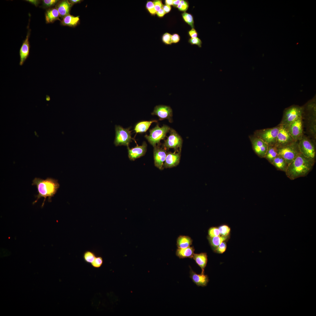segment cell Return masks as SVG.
I'll list each match as a JSON object with an SVG mask.
<instances>
[{
  "label": "cell",
  "instance_id": "4316f807",
  "mask_svg": "<svg viewBox=\"0 0 316 316\" xmlns=\"http://www.w3.org/2000/svg\"><path fill=\"white\" fill-rule=\"evenodd\" d=\"M193 240L191 238L186 236H180L177 240V246L178 248H184L190 246L192 244Z\"/></svg>",
  "mask_w": 316,
  "mask_h": 316
},
{
  "label": "cell",
  "instance_id": "277c9868",
  "mask_svg": "<svg viewBox=\"0 0 316 316\" xmlns=\"http://www.w3.org/2000/svg\"><path fill=\"white\" fill-rule=\"evenodd\" d=\"M279 127V125L273 128L257 130L254 132L253 135L269 146H275Z\"/></svg>",
  "mask_w": 316,
  "mask_h": 316
},
{
  "label": "cell",
  "instance_id": "ee69618b",
  "mask_svg": "<svg viewBox=\"0 0 316 316\" xmlns=\"http://www.w3.org/2000/svg\"><path fill=\"white\" fill-rule=\"evenodd\" d=\"M165 13L164 11L163 8H162L157 12L156 14H157V16L158 17L162 18L164 16Z\"/></svg>",
  "mask_w": 316,
  "mask_h": 316
},
{
  "label": "cell",
  "instance_id": "9a60e30c",
  "mask_svg": "<svg viewBox=\"0 0 316 316\" xmlns=\"http://www.w3.org/2000/svg\"><path fill=\"white\" fill-rule=\"evenodd\" d=\"M151 114L157 116L160 120L167 119L170 122L172 121V111L169 106L164 105L156 106Z\"/></svg>",
  "mask_w": 316,
  "mask_h": 316
},
{
  "label": "cell",
  "instance_id": "7bdbcfd3",
  "mask_svg": "<svg viewBox=\"0 0 316 316\" xmlns=\"http://www.w3.org/2000/svg\"><path fill=\"white\" fill-rule=\"evenodd\" d=\"M188 34L191 38L197 37V33L196 30L193 28L188 32Z\"/></svg>",
  "mask_w": 316,
  "mask_h": 316
},
{
  "label": "cell",
  "instance_id": "c3c4849f",
  "mask_svg": "<svg viewBox=\"0 0 316 316\" xmlns=\"http://www.w3.org/2000/svg\"><path fill=\"white\" fill-rule=\"evenodd\" d=\"M173 0H166L165 3L166 5L170 6L173 5Z\"/></svg>",
  "mask_w": 316,
  "mask_h": 316
},
{
  "label": "cell",
  "instance_id": "d590c367",
  "mask_svg": "<svg viewBox=\"0 0 316 316\" xmlns=\"http://www.w3.org/2000/svg\"><path fill=\"white\" fill-rule=\"evenodd\" d=\"M208 236L214 237L220 236V233L218 227L213 226L210 227L208 231Z\"/></svg>",
  "mask_w": 316,
  "mask_h": 316
},
{
  "label": "cell",
  "instance_id": "ac0fdd59",
  "mask_svg": "<svg viewBox=\"0 0 316 316\" xmlns=\"http://www.w3.org/2000/svg\"><path fill=\"white\" fill-rule=\"evenodd\" d=\"M190 278L198 286H206L209 281V277L207 275L201 273L197 274L190 268Z\"/></svg>",
  "mask_w": 316,
  "mask_h": 316
},
{
  "label": "cell",
  "instance_id": "5bb4252c",
  "mask_svg": "<svg viewBox=\"0 0 316 316\" xmlns=\"http://www.w3.org/2000/svg\"><path fill=\"white\" fill-rule=\"evenodd\" d=\"M166 150L164 147H160L159 145H157L154 147L153 154L154 165L161 170L164 168V163L167 154Z\"/></svg>",
  "mask_w": 316,
  "mask_h": 316
},
{
  "label": "cell",
  "instance_id": "f35d334b",
  "mask_svg": "<svg viewBox=\"0 0 316 316\" xmlns=\"http://www.w3.org/2000/svg\"><path fill=\"white\" fill-rule=\"evenodd\" d=\"M57 0H44L43 5L45 7H49L54 6L57 1Z\"/></svg>",
  "mask_w": 316,
  "mask_h": 316
},
{
  "label": "cell",
  "instance_id": "5b68a950",
  "mask_svg": "<svg viewBox=\"0 0 316 316\" xmlns=\"http://www.w3.org/2000/svg\"><path fill=\"white\" fill-rule=\"evenodd\" d=\"M278 154L282 157L288 165L300 153L298 141L277 148Z\"/></svg>",
  "mask_w": 316,
  "mask_h": 316
},
{
  "label": "cell",
  "instance_id": "2e32d148",
  "mask_svg": "<svg viewBox=\"0 0 316 316\" xmlns=\"http://www.w3.org/2000/svg\"><path fill=\"white\" fill-rule=\"evenodd\" d=\"M128 156L131 160L135 159L144 155L147 151V144L145 142H143L142 145L136 146L130 149L128 146Z\"/></svg>",
  "mask_w": 316,
  "mask_h": 316
},
{
  "label": "cell",
  "instance_id": "60d3db41",
  "mask_svg": "<svg viewBox=\"0 0 316 316\" xmlns=\"http://www.w3.org/2000/svg\"><path fill=\"white\" fill-rule=\"evenodd\" d=\"M153 2L156 12L163 8L164 5L161 0H156Z\"/></svg>",
  "mask_w": 316,
  "mask_h": 316
},
{
  "label": "cell",
  "instance_id": "8992f818",
  "mask_svg": "<svg viewBox=\"0 0 316 316\" xmlns=\"http://www.w3.org/2000/svg\"><path fill=\"white\" fill-rule=\"evenodd\" d=\"M303 107L297 105H293L285 109L280 124L288 126L299 118L302 117Z\"/></svg>",
  "mask_w": 316,
  "mask_h": 316
},
{
  "label": "cell",
  "instance_id": "9c48e42d",
  "mask_svg": "<svg viewBox=\"0 0 316 316\" xmlns=\"http://www.w3.org/2000/svg\"><path fill=\"white\" fill-rule=\"evenodd\" d=\"M183 140L176 131L172 128L170 130V135L164 141L163 146L166 150L173 148L175 152L181 151Z\"/></svg>",
  "mask_w": 316,
  "mask_h": 316
},
{
  "label": "cell",
  "instance_id": "f6af8a7d",
  "mask_svg": "<svg viewBox=\"0 0 316 316\" xmlns=\"http://www.w3.org/2000/svg\"><path fill=\"white\" fill-rule=\"evenodd\" d=\"M163 9L165 13H169L171 9V7L170 6L167 5H165L163 6Z\"/></svg>",
  "mask_w": 316,
  "mask_h": 316
},
{
  "label": "cell",
  "instance_id": "74e56055",
  "mask_svg": "<svg viewBox=\"0 0 316 316\" xmlns=\"http://www.w3.org/2000/svg\"><path fill=\"white\" fill-rule=\"evenodd\" d=\"M188 5L187 2L184 0H181L180 3L177 7L179 11L185 12L188 9Z\"/></svg>",
  "mask_w": 316,
  "mask_h": 316
},
{
  "label": "cell",
  "instance_id": "8fae6325",
  "mask_svg": "<svg viewBox=\"0 0 316 316\" xmlns=\"http://www.w3.org/2000/svg\"><path fill=\"white\" fill-rule=\"evenodd\" d=\"M249 138L254 152L260 158H265L269 145L254 135H250Z\"/></svg>",
  "mask_w": 316,
  "mask_h": 316
},
{
  "label": "cell",
  "instance_id": "484cf974",
  "mask_svg": "<svg viewBox=\"0 0 316 316\" xmlns=\"http://www.w3.org/2000/svg\"><path fill=\"white\" fill-rule=\"evenodd\" d=\"M59 13L56 8H52L47 10L45 13V17L46 23H50L59 19Z\"/></svg>",
  "mask_w": 316,
  "mask_h": 316
},
{
  "label": "cell",
  "instance_id": "30bf717a",
  "mask_svg": "<svg viewBox=\"0 0 316 316\" xmlns=\"http://www.w3.org/2000/svg\"><path fill=\"white\" fill-rule=\"evenodd\" d=\"M278 133L275 146L277 148L291 144L295 141L291 135L288 130V126L279 124Z\"/></svg>",
  "mask_w": 316,
  "mask_h": 316
},
{
  "label": "cell",
  "instance_id": "ba28073f",
  "mask_svg": "<svg viewBox=\"0 0 316 316\" xmlns=\"http://www.w3.org/2000/svg\"><path fill=\"white\" fill-rule=\"evenodd\" d=\"M116 136L114 144L116 146L125 145L128 147L131 140V131L129 128H124L120 126L115 127Z\"/></svg>",
  "mask_w": 316,
  "mask_h": 316
},
{
  "label": "cell",
  "instance_id": "52a82bcc",
  "mask_svg": "<svg viewBox=\"0 0 316 316\" xmlns=\"http://www.w3.org/2000/svg\"><path fill=\"white\" fill-rule=\"evenodd\" d=\"M298 147L301 153L307 157L315 160V147L312 140L303 135L302 139L298 141Z\"/></svg>",
  "mask_w": 316,
  "mask_h": 316
},
{
  "label": "cell",
  "instance_id": "e0dca14e",
  "mask_svg": "<svg viewBox=\"0 0 316 316\" xmlns=\"http://www.w3.org/2000/svg\"><path fill=\"white\" fill-rule=\"evenodd\" d=\"M181 151L176 152H169L167 153L164 164V168H170L177 166L179 164L181 158Z\"/></svg>",
  "mask_w": 316,
  "mask_h": 316
},
{
  "label": "cell",
  "instance_id": "7402d4cb",
  "mask_svg": "<svg viewBox=\"0 0 316 316\" xmlns=\"http://www.w3.org/2000/svg\"><path fill=\"white\" fill-rule=\"evenodd\" d=\"M195 249L193 247H188L184 248H178L176 251V255L180 258H192L194 254Z\"/></svg>",
  "mask_w": 316,
  "mask_h": 316
},
{
  "label": "cell",
  "instance_id": "83f0119b",
  "mask_svg": "<svg viewBox=\"0 0 316 316\" xmlns=\"http://www.w3.org/2000/svg\"><path fill=\"white\" fill-rule=\"evenodd\" d=\"M79 19V16L75 17L68 14L63 18L61 23L63 25L74 27L78 24Z\"/></svg>",
  "mask_w": 316,
  "mask_h": 316
},
{
  "label": "cell",
  "instance_id": "6da1fadb",
  "mask_svg": "<svg viewBox=\"0 0 316 316\" xmlns=\"http://www.w3.org/2000/svg\"><path fill=\"white\" fill-rule=\"evenodd\" d=\"M315 159L307 157L300 153L288 165L285 172L286 176L293 180L306 176L312 170Z\"/></svg>",
  "mask_w": 316,
  "mask_h": 316
},
{
  "label": "cell",
  "instance_id": "bcb514c9",
  "mask_svg": "<svg viewBox=\"0 0 316 316\" xmlns=\"http://www.w3.org/2000/svg\"><path fill=\"white\" fill-rule=\"evenodd\" d=\"M26 1L33 4L36 6H37L39 3V1L37 0H26Z\"/></svg>",
  "mask_w": 316,
  "mask_h": 316
},
{
  "label": "cell",
  "instance_id": "f907efd6",
  "mask_svg": "<svg viewBox=\"0 0 316 316\" xmlns=\"http://www.w3.org/2000/svg\"><path fill=\"white\" fill-rule=\"evenodd\" d=\"M46 99L47 100L49 101L50 100V97H46Z\"/></svg>",
  "mask_w": 316,
  "mask_h": 316
},
{
  "label": "cell",
  "instance_id": "1f68e13d",
  "mask_svg": "<svg viewBox=\"0 0 316 316\" xmlns=\"http://www.w3.org/2000/svg\"><path fill=\"white\" fill-rule=\"evenodd\" d=\"M184 20L193 28L194 27V22L192 16L190 14L184 12L182 14Z\"/></svg>",
  "mask_w": 316,
  "mask_h": 316
},
{
  "label": "cell",
  "instance_id": "7a4b0ae2",
  "mask_svg": "<svg viewBox=\"0 0 316 316\" xmlns=\"http://www.w3.org/2000/svg\"><path fill=\"white\" fill-rule=\"evenodd\" d=\"M32 185L36 186L38 194L36 197V199L33 204L36 203L42 197L44 199L42 207H43L47 197L49 202H51V198L56 194L59 187L58 181L51 178H48L44 180L40 178H35L32 181Z\"/></svg>",
  "mask_w": 316,
  "mask_h": 316
},
{
  "label": "cell",
  "instance_id": "b9f144b4",
  "mask_svg": "<svg viewBox=\"0 0 316 316\" xmlns=\"http://www.w3.org/2000/svg\"><path fill=\"white\" fill-rule=\"evenodd\" d=\"M180 37L177 34H174L172 35L171 39L172 43H176L179 42Z\"/></svg>",
  "mask_w": 316,
  "mask_h": 316
},
{
  "label": "cell",
  "instance_id": "7dc6e473",
  "mask_svg": "<svg viewBox=\"0 0 316 316\" xmlns=\"http://www.w3.org/2000/svg\"><path fill=\"white\" fill-rule=\"evenodd\" d=\"M181 0H174L173 3V5L175 7H177V6L180 3Z\"/></svg>",
  "mask_w": 316,
  "mask_h": 316
},
{
  "label": "cell",
  "instance_id": "d6986e66",
  "mask_svg": "<svg viewBox=\"0 0 316 316\" xmlns=\"http://www.w3.org/2000/svg\"><path fill=\"white\" fill-rule=\"evenodd\" d=\"M30 32H28L26 38L21 46L19 51L20 61L19 65L22 66L28 57L30 52V45L29 38Z\"/></svg>",
  "mask_w": 316,
  "mask_h": 316
},
{
  "label": "cell",
  "instance_id": "836d02e7",
  "mask_svg": "<svg viewBox=\"0 0 316 316\" xmlns=\"http://www.w3.org/2000/svg\"><path fill=\"white\" fill-rule=\"evenodd\" d=\"M146 8L149 12L152 15H154L156 13L153 2L147 1L146 4Z\"/></svg>",
  "mask_w": 316,
  "mask_h": 316
},
{
  "label": "cell",
  "instance_id": "7c38bea8",
  "mask_svg": "<svg viewBox=\"0 0 316 316\" xmlns=\"http://www.w3.org/2000/svg\"><path fill=\"white\" fill-rule=\"evenodd\" d=\"M288 128L289 132L295 141H299L301 139L303 135L302 117L290 124Z\"/></svg>",
  "mask_w": 316,
  "mask_h": 316
},
{
  "label": "cell",
  "instance_id": "3957f363",
  "mask_svg": "<svg viewBox=\"0 0 316 316\" xmlns=\"http://www.w3.org/2000/svg\"><path fill=\"white\" fill-rule=\"evenodd\" d=\"M170 129L169 126L165 125L160 127L157 124L155 127L150 130V135H146L145 137L149 143L154 147L157 146V145H160V140L165 138Z\"/></svg>",
  "mask_w": 316,
  "mask_h": 316
},
{
  "label": "cell",
  "instance_id": "d6a6232c",
  "mask_svg": "<svg viewBox=\"0 0 316 316\" xmlns=\"http://www.w3.org/2000/svg\"><path fill=\"white\" fill-rule=\"evenodd\" d=\"M103 262L102 257L100 256H96L91 264L94 268H98L102 266Z\"/></svg>",
  "mask_w": 316,
  "mask_h": 316
},
{
  "label": "cell",
  "instance_id": "4fadbf2b",
  "mask_svg": "<svg viewBox=\"0 0 316 316\" xmlns=\"http://www.w3.org/2000/svg\"><path fill=\"white\" fill-rule=\"evenodd\" d=\"M308 114L307 116L308 131L313 138H316V107L308 106L306 107Z\"/></svg>",
  "mask_w": 316,
  "mask_h": 316
},
{
  "label": "cell",
  "instance_id": "44dd1931",
  "mask_svg": "<svg viewBox=\"0 0 316 316\" xmlns=\"http://www.w3.org/2000/svg\"><path fill=\"white\" fill-rule=\"evenodd\" d=\"M230 236H219L214 237L208 236L207 238L211 247L214 252L219 245L224 241H227L230 238Z\"/></svg>",
  "mask_w": 316,
  "mask_h": 316
},
{
  "label": "cell",
  "instance_id": "681fc988",
  "mask_svg": "<svg viewBox=\"0 0 316 316\" xmlns=\"http://www.w3.org/2000/svg\"><path fill=\"white\" fill-rule=\"evenodd\" d=\"M81 1L80 0H70V2H71V4H75L80 2Z\"/></svg>",
  "mask_w": 316,
  "mask_h": 316
},
{
  "label": "cell",
  "instance_id": "d4e9b609",
  "mask_svg": "<svg viewBox=\"0 0 316 316\" xmlns=\"http://www.w3.org/2000/svg\"><path fill=\"white\" fill-rule=\"evenodd\" d=\"M154 122H157V121L154 120L139 122L135 125L134 130L136 133L145 132L148 129L151 124Z\"/></svg>",
  "mask_w": 316,
  "mask_h": 316
},
{
  "label": "cell",
  "instance_id": "f546056e",
  "mask_svg": "<svg viewBox=\"0 0 316 316\" xmlns=\"http://www.w3.org/2000/svg\"><path fill=\"white\" fill-rule=\"evenodd\" d=\"M96 256L95 253L93 251L87 250L85 251L83 255L84 261L86 263L91 264L93 261Z\"/></svg>",
  "mask_w": 316,
  "mask_h": 316
},
{
  "label": "cell",
  "instance_id": "603a6c76",
  "mask_svg": "<svg viewBox=\"0 0 316 316\" xmlns=\"http://www.w3.org/2000/svg\"><path fill=\"white\" fill-rule=\"evenodd\" d=\"M271 164L274 166L277 170L285 172L286 170L288 165L286 160L278 154L274 159Z\"/></svg>",
  "mask_w": 316,
  "mask_h": 316
},
{
  "label": "cell",
  "instance_id": "4dcf8cb0",
  "mask_svg": "<svg viewBox=\"0 0 316 316\" xmlns=\"http://www.w3.org/2000/svg\"><path fill=\"white\" fill-rule=\"evenodd\" d=\"M220 236H230L231 229L229 226L226 224H223L218 227Z\"/></svg>",
  "mask_w": 316,
  "mask_h": 316
},
{
  "label": "cell",
  "instance_id": "ab89813d",
  "mask_svg": "<svg viewBox=\"0 0 316 316\" xmlns=\"http://www.w3.org/2000/svg\"><path fill=\"white\" fill-rule=\"evenodd\" d=\"M188 42L191 44L197 45L200 47H201L202 42L200 39L197 37L189 39Z\"/></svg>",
  "mask_w": 316,
  "mask_h": 316
},
{
  "label": "cell",
  "instance_id": "f1b7e54d",
  "mask_svg": "<svg viewBox=\"0 0 316 316\" xmlns=\"http://www.w3.org/2000/svg\"><path fill=\"white\" fill-rule=\"evenodd\" d=\"M278 154V149L276 146H268L265 158L272 164Z\"/></svg>",
  "mask_w": 316,
  "mask_h": 316
},
{
  "label": "cell",
  "instance_id": "cb8c5ba5",
  "mask_svg": "<svg viewBox=\"0 0 316 316\" xmlns=\"http://www.w3.org/2000/svg\"><path fill=\"white\" fill-rule=\"evenodd\" d=\"M72 4L67 0H64L59 3L57 6L60 16L64 17L69 14V11Z\"/></svg>",
  "mask_w": 316,
  "mask_h": 316
},
{
  "label": "cell",
  "instance_id": "ffe728a7",
  "mask_svg": "<svg viewBox=\"0 0 316 316\" xmlns=\"http://www.w3.org/2000/svg\"><path fill=\"white\" fill-rule=\"evenodd\" d=\"M192 258L201 268V273L204 274L205 269L207 266L208 261L207 253L204 252L198 254L194 253Z\"/></svg>",
  "mask_w": 316,
  "mask_h": 316
},
{
  "label": "cell",
  "instance_id": "e575fe53",
  "mask_svg": "<svg viewBox=\"0 0 316 316\" xmlns=\"http://www.w3.org/2000/svg\"><path fill=\"white\" fill-rule=\"evenodd\" d=\"M227 241H224L221 242L214 250L215 253L221 254L224 253L227 248Z\"/></svg>",
  "mask_w": 316,
  "mask_h": 316
},
{
  "label": "cell",
  "instance_id": "8d00e7d4",
  "mask_svg": "<svg viewBox=\"0 0 316 316\" xmlns=\"http://www.w3.org/2000/svg\"><path fill=\"white\" fill-rule=\"evenodd\" d=\"M171 37L172 35L168 33H164L162 37V42L166 44H171L172 43Z\"/></svg>",
  "mask_w": 316,
  "mask_h": 316
}]
</instances>
